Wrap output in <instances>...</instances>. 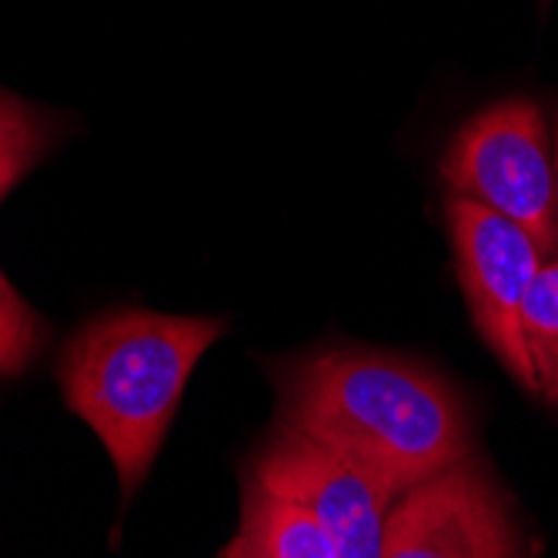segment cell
<instances>
[{
    "instance_id": "9c48e42d",
    "label": "cell",
    "mask_w": 558,
    "mask_h": 558,
    "mask_svg": "<svg viewBox=\"0 0 558 558\" xmlns=\"http://www.w3.org/2000/svg\"><path fill=\"white\" fill-rule=\"evenodd\" d=\"M40 344V325L34 312L0 275V375H17L31 365Z\"/></svg>"
},
{
    "instance_id": "277c9868",
    "label": "cell",
    "mask_w": 558,
    "mask_h": 558,
    "mask_svg": "<svg viewBox=\"0 0 558 558\" xmlns=\"http://www.w3.org/2000/svg\"><path fill=\"white\" fill-rule=\"evenodd\" d=\"M448 225L454 262L472 318L512 378L532 391V368L522 341V308L548 255L515 221L501 218L475 201L451 197Z\"/></svg>"
},
{
    "instance_id": "8fae6325",
    "label": "cell",
    "mask_w": 558,
    "mask_h": 558,
    "mask_svg": "<svg viewBox=\"0 0 558 558\" xmlns=\"http://www.w3.org/2000/svg\"><path fill=\"white\" fill-rule=\"evenodd\" d=\"M17 178H21L17 171H4V168H0V197L8 194V187H11V184H14Z\"/></svg>"
},
{
    "instance_id": "7c38bea8",
    "label": "cell",
    "mask_w": 558,
    "mask_h": 558,
    "mask_svg": "<svg viewBox=\"0 0 558 558\" xmlns=\"http://www.w3.org/2000/svg\"><path fill=\"white\" fill-rule=\"evenodd\" d=\"M555 228H558V134H555Z\"/></svg>"
},
{
    "instance_id": "ba28073f",
    "label": "cell",
    "mask_w": 558,
    "mask_h": 558,
    "mask_svg": "<svg viewBox=\"0 0 558 558\" xmlns=\"http://www.w3.org/2000/svg\"><path fill=\"white\" fill-rule=\"evenodd\" d=\"M522 341L532 368V395L558 404V255L532 281L522 308Z\"/></svg>"
},
{
    "instance_id": "7a4b0ae2",
    "label": "cell",
    "mask_w": 558,
    "mask_h": 558,
    "mask_svg": "<svg viewBox=\"0 0 558 558\" xmlns=\"http://www.w3.org/2000/svg\"><path fill=\"white\" fill-rule=\"evenodd\" d=\"M221 331L211 318L131 308L100 315L68 344L61 362L68 404L105 441L124 495L147 475L194 365Z\"/></svg>"
},
{
    "instance_id": "8992f818",
    "label": "cell",
    "mask_w": 558,
    "mask_h": 558,
    "mask_svg": "<svg viewBox=\"0 0 558 558\" xmlns=\"http://www.w3.org/2000/svg\"><path fill=\"white\" fill-rule=\"evenodd\" d=\"M381 558H519V542L501 495L465 459L391 501Z\"/></svg>"
},
{
    "instance_id": "52a82bcc",
    "label": "cell",
    "mask_w": 558,
    "mask_h": 558,
    "mask_svg": "<svg viewBox=\"0 0 558 558\" xmlns=\"http://www.w3.org/2000/svg\"><path fill=\"white\" fill-rule=\"evenodd\" d=\"M225 558H338V551L315 512L247 478L241 532Z\"/></svg>"
},
{
    "instance_id": "6da1fadb",
    "label": "cell",
    "mask_w": 558,
    "mask_h": 558,
    "mask_svg": "<svg viewBox=\"0 0 558 558\" xmlns=\"http://www.w3.org/2000/svg\"><path fill=\"white\" fill-rule=\"evenodd\" d=\"M284 425L344 454L395 498L472 451L462 398L428 368L378 351H325L281 378Z\"/></svg>"
},
{
    "instance_id": "30bf717a",
    "label": "cell",
    "mask_w": 558,
    "mask_h": 558,
    "mask_svg": "<svg viewBox=\"0 0 558 558\" xmlns=\"http://www.w3.org/2000/svg\"><path fill=\"white\" fill-rule=\"evenodd\" d=\"M40 147H44L40 121L17 97L0 94V168L24 174Z\"/></svg>"
},
{
    "instance_id": "3957f363",
    "label": "cell",
    "mask_w": 558,
    "mask_h": 558,
    "mask_svg": "<svg viewBox=\"0 0 558 558\" xmlns=\"http://www.w3.org/2000/svg\"><path fill=\"white\" fill-rule=\"evenodd\" d=\"M451 197L522 225L548 258L558 255L555 155L538 105L498 100L454 134L441 161Z\"/></svg>"
},
{
    "instance_id": "5b68a950",
    "label": "cell",
    "mask_w": 558,
    "mask_h": 558,
    "mask_svg": "<svg viewBox=\"0 0 558 558\" xmlns=\"http://www.w3.org/2000/svg\"><path fill=\"white\" fill-rule=\"evenodd\" d=\"M251 478L315 512L338 558H381L395 495L344 454L281 422L251 465Z\"/></svg>"
}]
</instances>
